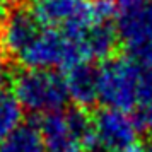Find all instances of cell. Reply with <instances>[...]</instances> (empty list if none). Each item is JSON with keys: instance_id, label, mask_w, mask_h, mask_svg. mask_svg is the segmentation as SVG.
I'll return each mask as SVG.
<instances>
[{"instance_id": "cell-1", "label": "cell", "mask_w": 152, "mask_h": 152, "mask_svg": "<svg viewBox=\"0 0 152 152\" xmlns=\"http://www.w3.org/2000/svg\"><path fill=\"white\" fill-rule=\"evenodd\" d=\"M12 89L22 110L41 116L62 111L69 99L65 77L55 70H22L14 77Z\"/></svg>"}, {"instance_id": "cell-2", "label": "cell", "mask_w": 152, "mask_h": 152, "mask_svg": "<svg viewBox=\"0 0 152 152\" xmlns=\"http://www.w3.org/2000/svg\"><path fill=\"white\" fill-rule=\"evenodd\" d=\"M142 65L132 58H110L99 67V101L106 108L128 113L140 101Z\"/></svg>"}, {"instance_id": "cell-3", "label": "cell", "mask_w": 152, "mask_h": 152, "mask_svg": "<svg viewBox=\"0 0 152 152\" xmlns=\"http://www.w3.org/2000/svg\"><path fill=\"white\" fill-rule=\"evenodd\" d=\"M17 60L33 70L70 69L79 62H86L79 41L60 29L43 28L28 48L17 55Z\"/></svg>"}, {"instance_id": "cell-4", "label": "cell", "mask_w": 152, "mask_h": 152, "mask_svg": "<svg viewBox=\"0 0 152 152\" xmlns=\"http://www.w3.org/2000/svg\"><path fill=\"white\" fill-rule=\"evenodd\" d=\"M38 126L46 152H70L79 147L86 149L92 138V120L82 108L45 115Z\"/></svg>"}, {"instance_id": "cell-5", "label": "cell", "mask_w": 152, "mask_h": 152, "mask_svg": "<svg viewBox=\"0 0 152 152\" xmlns=\"http://www.w3.org/2000/svg\"><path fill=\"white\" fill-rule=\"evenodd\" d=\"M115 28L128 58L152 69V0L118 12Z\"/></svg>"}, {"instance_id": "cell-6", "label": "cell", "mask_w": 152, "mask_h": 152, "mask_svg": "<svg viewBox=\"0 0 152 152\" xmlns=\"http://www.w3.org/2000/svg\"><path fill=\"white\" fill-rule=\"evenodd\" d=\"M92 0H31V12L41 28L60 29L79 39L94 24Z\"/></svg>"}, {"instance_id": "cell-7", "label": "cell", "mask_w": 152, "mask_h": 152, "mask_svg": "<svg viewBox=\"0 0 152 152\" xmlns=\"http://www.w3.org/2000/svg\"><path fill=\"white\" fill-rule=\"evenodd\" d=\"M138 142V128L133 116L125 111L104 108L92 120V138L84 151L128 152Z\"/></svg>"}, {"instance_id": "cell-8", "label": "cell", "mask_w": 152, "mask_h": 152, "mask_svg": "<svg viewBox=\"0 0 152 152\" xmlns=\"http://www.w3.org/2000/svg\"><path fill=\"white\" fill-rule=\"evenodd\" d=\"M41 26L31 9L15 7L12 9L4 21L0 43L7 53L17 56L24 48H28L36 36L41 33Z\"/></svg>"}, {"instance_id": "cell-9", "label": "cell", "mask_w": 152, "mask_h": 152, "mask_svg": "<svg viewBox=\"0 0 152 152\" xmlns=\"http://www.w3.org/2000/svg\"><path fill=\"white\" fill-rule=\"evenodd\" d=\"M65 86L69 99L77 104V108H89L99 101V69L91 62H79L67 69Z\"/></svg>"}, {"instance_id": "cell-10", "label": "cell", "mask_w": 152, "mask_h": 152, "mask_svg": "<svg viewBox=\"0 0 152 152\" xmlns=\"http://www.w3.org/2000/svg\"><path fill=\"white\" fill-rule=\"evenodd\" d=\"M77 41L84 60L92 62V60H110L120 39L116 28L111 22H94Z\"/></svg>"}, {"instance_id": "cell-11", "label": "cell", "mask_w": 152, "mask_h": 152, "mask_svg": "<svg viewBox=\"0 0 152 152\" xmlns=\"http://www.w3.org/2000/svg\"><path fill=\"white\" fill-rule=\"evenodd\" d=\"M0 152H46L39 126L34 123H22L0 140Z\"/></svg>"}, {"instance_id": "cell-12", "label": "cell", "mask_w": 152, "mask_h": 152, "mask_svg": "<svg viewBox=\"0 0 152 152\" xmlns=\"http://www.w3.org/2000/svg\"><path fill=\"white\" fill-rule=\"evenodd\" d=\"M22 125V106L14 94H0V140Z\"/></svg>"}, {"instance_id": "cell-13", "label": "cell", "mask_w": 152, "mask_h": 152, "mask_svg": "<svg viewBox=\"0 0 152 152\" xmlns=\"http://www.w3.org/2000/svg\"><path fill=\"white\" fill-rule=\"evenodd\" d=\"M92 19L94 22H111L118 17V7L113 0H92Z\"/></svg>"}, {"instance_id": "cell-14", "label": "cell", "mask_w": 152, "mask_h": 152, "mask_svg": "<svg viewBox=\"0 0 152 152\" xmlns=\"http://www.w3.org/2000/svg\"><path fill=\"white\" fill-rule=\"evenodd\" d=\"M133 113V121L137 125L138 132L152 135V101L140 103L135 108Z\"/></svg>"}, {"instance_id": "cell-15", "label": "cell", "mask_w": 152, "mask_h": 152, "mask_svg": "<svg viewBox=\"0 0 152 152\" xmlns=\"http://www.w3.org/2000/svg\"><path fill=\"white\" fill-rule=\"evenodd\" d=\"M113 2H115V5L118 7V12H121V10H126V9L138 5L144 0H113Z\"/></svg>"}, {"instance_id": "cell-16", "label": "cell", "mask_w": 152, "mask_h": 152, "mask_svg": "<svg viewBox=\"0 0 152 152\" xmlns=\"http://www.w3.org/2000/svg\"><path fill=\"white\" fill-rule=\"evenodd\" d=\"M7 82H9V70H7V67H5V63L0 60V94L4 92Z\"/></svg>"}, {"instance_id": "cell-17", "label": "cell", "mask_w": 152, "mask_h": 152, "mask_svg": "<svg viewBox=\"0 0 152 152\" xmlns=\"http://www.w3.org/2000/svg\"><path fill=\"white\" fill-rule=\"evenodd\" d=\"M70 152H87V151H84V149H80V147H79V149H74V151H70Z\"/></svg>"}, {"instance_id": "cell-18", "label": "cell", "mask_w": 152, "mask_h": 152, "mask_svg": "<svg viewBox=\"0 0 152 152\" xmlns=\"http://www.w3.org/2000/svg\"><path fill=\"white\" fill-rule=\"evenodd\" d=\"M149 152H152V147H149Z\"/></svg>"}]
</instances>
